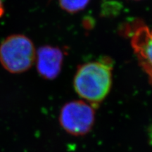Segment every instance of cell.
I'll list each match as a JSON object with an SVG mask.
<instances>
[{"label": "cell", "instance_id": "52a82bcc", "mask_svg": "<svg viewBox=\"0 0 152 152\" xmlns=\"http://www.w3.org/2000/svg\"><path fill=\"white\" fill-rule=\"evenodd\" d=\"M4 14V7L2 2H1V0H0V17L2 16Z\"/></svg>", "mask_w": 152, "mask_h": 152}, {"label": "cell", "instance_id": "6da1fadb", "mask_svg": "<svg viewBox=\"0 0 152 152\" xmlns=\"http://www.w3.org/2000/svg\"><path fill=\"white\" fill-rule=\"evenodd\" d=\"M113 67V60L108 56L82 64L74 76L76 93L93 107H97L111 89Z\"/></svg>", "mask_w": 152, "mask_h": 152}, {"label": "cell", "instance_id": "8992f818", "mask_svg": "<svg viewBox=\"0 0 152 152\" xmlns=\"http://www.w3.org/2000/svg\"><path fill=\"white\" fill-rule=\"evenodd\" d=\"M90 0H58L60 7L64 11L69 13L80 11L88 5Z\"/></svg>", "mask_w": 152, "mask_h": 152}, {"label": "cell", "instance_id": "277c9868", "mask_svg": "<svg viewBox=\"0 0 152 152\" xmlns=\"http://www.w3.org/2000/svg\"><path fill=\"white\" fill-rule=\"evenodd\" d=\"M124 33L130 38L139 64L152 85V28L136 20L126 24Z\"/></svg>", "mask_w": 152, "mask_h": 152}, {"label": "cell", "instance_id": "5b68a950", "mask_svg": "<svg viewBox=\"0 0 152 152\" xmlns=\"http://www.w3.org/2000/svg\"><path fill=\"white\" fill-rule=\"evenodd\" d=\"M64 54L61 49L52 46H43L36 51V66L42 77L53 80L61 71Z\"/></svg>", "mask_w": 152, "mask_h": 152}, {"label": "cell", "instance_id": "3957f363", "mask_svg": "<svg viewBox=\"0 0 152 152\" xmlns=\"http://www.w3.org/2000/svg\"><path fill=\"white\" fill-rule=\"evenodd\" d=\"M94 121V108L85 101L68 102L61 110L60 124L62 128L71 135L87 134L92 129Z\"/></svg>", "mask_w": 152, "mask_h": 152}, {"label": "cell", "instance_id": "7a4b0ae2", "mask_svg": "<svg viewBox=\"0 0 152 152\" xmlns=\"http://www.w3.org/2000/svg\"><path fill=\"white\" fill-rule=\"evenodd\" d=\"M35 58L33 42L25 35H11L0 45V63L10 73L28 71L35 62Z\"/></svg>", "mask_w": 152, "mask_h": 152}]
</instances>
